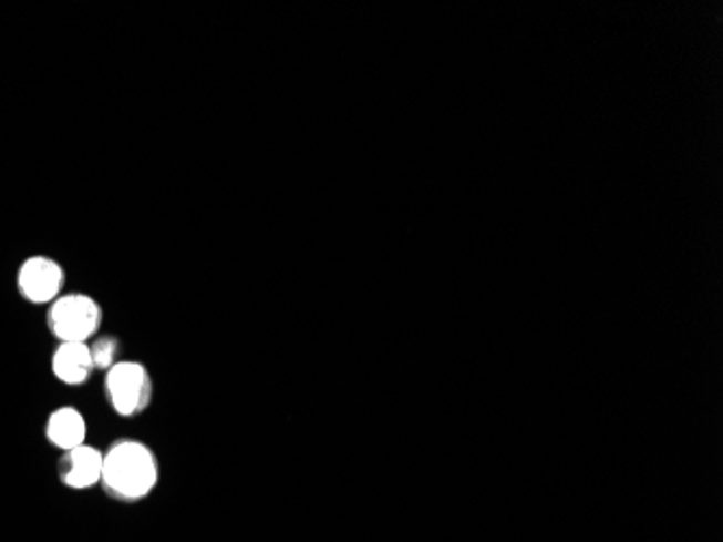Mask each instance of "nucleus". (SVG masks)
<instances>
[{"instance_id": "obj_3", "label": "nucleus", "mask_w": 723, "mask_h": 542, "mask_svg": "<svg viewBox=\"0 0 723 542\" xmlns=\"http://www.w3.org/2000/svg\"><path fill=\"white\" fill-rule=\"evenodd\" d=\"M104 395L120 417L144 412L152 399V378L142 362H115L104 378Z\"/></svg>"}, {"instance_id": "obj_1", "label": "nucleus", "mask_w": 723, "mask_h": 542, "mask_svg": "<svg viewBox=\"0 0 723 542\" xmlns=\"http://www.w3.org/2000/svg\"><path fill=\"white\" fill-rule=\"evenodd\" d=\"M100 484L117 501H140L158 484V460L147 444L117 441L104 451Z\"/></svg>"}, {"instance_id": "obj_2", "label": "nucleus", "mask_w": 723, "mask_h": 542, "mask_svg": "<svg viewBox=\"0 0 723 542\" xmlns=\"http://www.w3.org/2000/svg\"><path fill=\"white\" fill-rule=\"evenodd\" d=\"M47 324L59 344H90L100 330L102 308L85 294L59 296L49 306Z\"/></svg>"}, {"instance_id": "obj_8", "label": "nucleus", "mask_w": 723, "mask_h": 542, "mask_svg": "<svg viewBox=\"0 0 723 542\" xmlns=\"http://www.w3.org/2000/svg\"><path fill=\"white\" fill-rule=\"evenodd\" d=\"M90 351H92L94 367L109 371L117 362L120 341L115 337H111V335H104V337H97L94 344H90Z\"/></svg>"}, {"instance_id": "obj_6", "label": "nucleus", "mask_w": 723, "mask_h": 542, "mask_svg": "<svg viewBox=\"0 0 723 542\" xmlns=\"http://www.w3.org/2000/svg\"><path fill=\"white\" fill-rule=\"evenodd\" d=\"M50 369L52 376L68 387L85 385L96 371L90 344H59L52 354Z\"/></svg>"}, {"instance_id": "obj_5", "label": "nucleus", "mask_w": 723, "mask_h": 542, "mask_svg": "<svg viewBox=\"0 0 723 542\" xmlns=\"http://www.w3.org/2000/svg\"><path fill=\"white\" fill-rule=\"evenodd\" d=\"M104 453L92 444H79L70 451H63L56 473L63 487L72 491H85L100 484Z\"/></svg>"}, {"instance_id": "obj_4", "label": "nucleus", "mask_w": 723, "mask_h": 542, "mask_svg": "<svg viewBox=\"0 0 723 542\" xmlns=\"http://www.w3.org/2000/svg\"><path fill=\"white\" fill-rule=\"evenodd\" d=\"M16 285L20 296L29 304H52L61 296L65 285L63 267L49 256H31L27 258L16 276Z\"/></svg>"}, {"instance_id": "obj_7", "label": "nucleus", "mask_w": 723, "mask_h": 542, "mask_svg": "<svg viewBox=\"0 0 723 542\" xmlns=\"http://www.w3.org/2000/svg\"><path fill=\"white\" fill-rule=\"evenodd\" d=\"M47 439L61 451H70L79 444L87 443V421L85 417L70 406L56 408L50 412L47 421Z\"/></svg>"}]
</instances>
